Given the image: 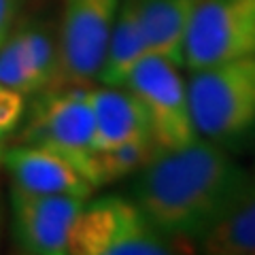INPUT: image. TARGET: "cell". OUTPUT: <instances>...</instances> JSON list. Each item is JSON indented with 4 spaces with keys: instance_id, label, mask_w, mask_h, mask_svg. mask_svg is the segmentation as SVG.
I'll return each instance as SVG.
<instances>
[{
    "instance_id": "cell-9",
    "label": "cell",
    "mask_w": 255,
    "mask_h": 255,
    "mask_svg": "<svg viewBox=\"0 0 255 255\" xmlns=\"http://www.w3.org/2000/svg\"><path fill=\"white\" fill-rule=\"evenodd\" d=\"M2 166H6L15 187L34 194H66L87 200L96 191L73 162L43 147L19 142L4 151Z\"/></svg>"
},
{
    "instance_id": "cell-14",
    "label": "cell",
    "mask_w": 255,
    "mask_h": 255,
    "mask_svg": "<svg viewBox=\"0 0 255 255\" xmlns=\"http://www.w3.org/2000/svg\"><path fill=\"white\" fill-rule=\"evenodd\" d=\"M23 55L30 64L32 73L41 92L51 90L55 83V75H58V26L51 21L41 19V17H28L19 19L15 26Z\"/></svg>"
},
{
    "instance_id": "cell-6",
    "label": "cell",
    "mask_w": 255,
    "mask_h": 255,
    "mask_svg": "<svg viewBox=\"0 0 255 255\" xmlns=\"http://www.w3.org/2000/svg\"><path fill=\"white\" fill-rule=\"evenodd\" d=\"M117 9L119 0H62L58 75L51 90L98 79Z\"/></svg>"
},
{
    "instance_id": "cell-7",
    "label": "cell",
    "mask_w": 255,
    "mask_h": 255,
    "mask_svg": "<svg viewBox=\"0 0 255 255\" xmlns=\"http://www.w3.org/2000/svg\"><path fill=\"white\" fill-rule=\"evenodd\" d=\"M245 55H255V0H198L183 43V66L198 70Z\"/></svg>"
},
{
    "instance_id": "cell-2",
    "label": "cell",
    "mask_w": 255,
    "mask_h": 255,
    "mask_svg": "<svg viewBox=\"0 0 255 255\" xmlns=\"http://www.w3.org/2000/svg\"><path fill=\"white\" fill-rule=\"evenodd\" d=\"M187 96L200 138L232 147L255 128V55L189 70Z\"/></svg>"
},
{
    "instance_id": "cell-1",
    "label": "cell",
    "mask_w": 255,
    "mask_h": 255,
    "mask_svg": "<svg viewBox=\"0 0 255 255\" xmlns=\"http://www.w3.org/2000/svg\"><path fill=\"white\" fill-rule=\"evenodd\" d=\"M132 185V200L166 238L200 243L243 200L251 177L226 147L206 138L157 151Z\"/></svg>"
},
{
    "instance_id": "cell-18",
    "label": "cell",
    "mask_w": 255,
    "mask_h": 255,
    "mask_svg": "<svg viewBox=\"0 0 255 255\" xmlns=\"http://www.w3.org/2000/svg\"><path fill=\"white\" fill-rule=\"evenodd\" d=\"M23 6L26 0H0V45L19 23Z\"/></svg>"
},
{
    "instance_id": "cell-12",
    "label": "cell",
    "mask_w": 255,
    "mask_h": 255,
    "mask_svg": "<svg viewBox=\"0 0 255 255\" xmlns=\"http://www.w3.org/2000/svg\"><path fill=\"white\" fill-rule=\"evenodd\" d=\"M198 0H138L149 53L183 66V43Z\"/></svg>"
},
{
    "instance_id": "cell-5",
    "label": "cell",
    "mask_w": 255,
    "mask_h": 255,
    "mask_svg": "<svg viewBox=\"0 0 255 255\" xmlns=\"http://www.w3.org/2000/svg\"><path fill=\"white\" fill-rule=\"evenodd\" d=\"M145 107L151 136L159 151L181 149L198 136L191 119L187 83L179 75V66L157 53H147L132 73L126 85Z\"/></svg>"
},
{
    "instance_id": "cell-15",
    "label": "cell",
    "mask_w": 255,
    "mask_h": 255,
    "mask_svg": "<svg viewBox=\"0 0 255 255\" xmlns=\"http://www.w3.org/2000/svg\"><path fill=\"white\" fill-rule=\"evenodd\" d=\"M157 151L159 149L151 136L134 138L124 142V145L94 151L90 168V181L94 189L107 185V183L126 179L130 174H136L157 155Z\"/></svg>"
},
{
    "instance_id": "cell-19",
    "label": "cell",
    "mask_w": 255,
    "mask_h": 255,
    "mask_svg": "<svg viewBox=\"0 0 255 255\" xmlns=\"http://www.w3.org/2000/svg\"><path fill=\"white\" fill-rule=\"evenodd\" d=\"M4 151H6V138L0 136V166H2V159H4Z\"/></svg>"
},
{
    "instance_id": "cell-3",
    "label": "cell",
    "mask_w": 255,
    "mask_h": 255,
    "mask_svg": "<svg viewBox=\"0 0 255 255\" xmlns=\"http://www.w3.org/2000/svg\"><path fill=\"white\" fill-rule=\"evenodd\" d=\"M34 96L36 100L32 102L28 117H23L19 126V142L64 155L90 181L94 155V109L90 85H64Z\"/></svg>"
},
{
    "instance_id": "cell-8",
    "label": "cell",
    "mask_w": 255,
    "mask_h": 255,
    "mask_svg": "<svg viewBox=\"0 0 255 255\" xmlns=\"http://www.w3.org/2000/svg\"><path fill=\"white\" fill-rule=\"evenodd\" d=\"M85 198L34 194L11 187L13 238L17 249L32 255H66Z\"/></svg>"
},
{
    "instance_id": "cell-13",
    "label": "cell",
    "mask_w": 255,
    "mask_h": 255,
    "mask_svg": "<svg viewBox=\"0 0 255 255\" xmlns=\"http://www.w3.org/2000/svg\"><path fill=\"white\" fill-rule=\"evenodd\" d=\"M198 245L211 255H255V179L236 209Z\"/></svg>"
},
{
    "instance_id": "cell-11",
    "label": "cell",
    "mask_w": 255,
    "mask_h": 255,
    "mask_svg": "<svg viewBox=\"0 0 255 255\" xmlns=\"http://www.w3.org/2000/svg\"><path fill=\"white\" fill-rule=\"evenodd\" d=\"M147 53L149 47L140 23L138 0H119L115 21L111 26L105 60H102L96 81L109 87H124L128 75Z\"/></svg>"
},
{
    "instance_id": "cell-10",
    "label": "cell",
    "mask_w": 255,
    "mask_h": 255,
    "mask_svg": "<svg viewBox=\"0 0 255 255\" xmlns=\"http://www.w3.org/2000/svg\"><path fill=\"white\" fill-rule=\"evenodd\" d=\"M94 109V151L124 145L128 140L151 136L145 107L128 87L92 90ZM153 138V136H151Z\"/></svg>"
},
{
    "instance_id": "cell-16",
    "label": "cell",
    "mask_w": 255,
    "mask_h": 255,
    "mask_svg": "<svg viewBox=\"0 0 255 255\" xmlns=\"http://www.w3.org/2000/svg\"><path fill=\"white\" fill-rule=\"evenodd\" d=\"M0 85L11 87L23 96H34L41 92L15 30L0 45Z\"/></svg>"
},
{
    "instance_id": "cell-17",
    "label": "cell",
    "mask_w": 255,
    "mask_h": 255,
    "mask_svg": "<svg viewBox=\"0 0 255 255\" xmlns=\"http://www.w3.org/2000/svg\"><path fill=\"white\" fill-rule=\"evenodd\" d=\"M26 117V100L23 94L0 85V136L9 140L11 134L19 130V126Z\"/></svg>"
},
{
    "instance_id": "cell-4",
    "label": "cell",
    "mask_w": 255,
    "mask_h": 255,
    "mask_svg": "<svg viewBox=\"0 0 255 255\" xmlns=\"http://www.w3.org/2000/svg\"><path fill=\"white\" fill-rule=\"evenodd\" d=\"M179 247L153 228L132 198L122 196L83 204L70 238L73 255H168Z\"/></svg>"
}]
</instances>
